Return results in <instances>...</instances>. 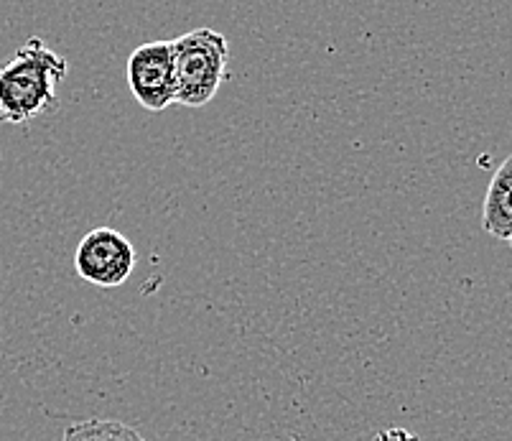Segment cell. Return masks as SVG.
<instances>
[{
	"label": "cell",
	"mask_w": 512,
	"mask_h": 441,
	"mask_svg": "<svg viewBox=\"0 0 512 441\" xmlns=\"http://www.w3.org/2000/svg\"><path fill=\"white\" fill-rule=\"evenodd\" d=\"M69 64L31 36L0 67V123L23 125L59 108V85L67 80Z\"/></svg>",
	"instance_id": "obj_1"
},
{
	"label": "cell",
	"mask_w": 512,
	"mask_h": 441,
	"mask_svg": "<svg viewBox=\"0 0 512 441\" xmlns=\"http://www.w3.org/2000/svg\"><path fill=\"white\" fill-rule=\"evenodd\" d=\"M174 41L176 102L184 108H204L227 80L230 44L214 29H194Z\"/></svg>",
	"instance_id": "obj_2"
},
{
	"label": "cell",
	"mask_w": 512,
	"mask_h": 441,
	"mask_svg": "<svg viewBox=\"0 0 512 441\" xmlns=\"http://www.w3.org/2000/svg\"><path fill=\"white\" fill-rule=\"evenodd\" d=\"M138 263L133 243L113 227H95L79 240L74 253V268L79 278L100 289L123 286Z\"/></svg>",
	"instance_id": "obj_3"
},
{
	"label": "cell",
	"mask_w": 512,
	"mask_h": 441,
	"mask_svg": "<svg viewBox=\"0 0 512 441\" xmlns=\"http://www.w3.org/2000/svg\"><path fill=\"white\" fill-rule=\"evenodd\" d=\"M130 95L148 113H164L176 102L174 41H148L133 49L125 67Z\"/></svg>",
	"instance_id": "obj_4"
},
{
	"label": "cell",
	"mask_w": 512,
	"mask_h": 441,
	"mask_svg": "<svg viewBox=\"0 0 512 441\" xmlns=\"http://www.w3.org/2000/svg\"><path fill=\"white\" fill-rule=\"evenodd\" d=\"M482 227L497 240L512 235V156H507L492 174L482 204Z\"/></svg>",
	"instance_id": "obj_5"
},
{
	"label": "cell",
	"mask_w": 512,
	"mask_h": 441,
	"mask_svg": "<svg viewBox=\"0 0 512 441\" xmlns=\"http://www.w3.org/2000/svg\"><path fill=\"white\" fill-rule=\"evenodd\" d=\"M62 441H148L138 429L115 419H87L64 429Z\"/></svg>",
	"instance_id": "obj_6"
},
{
	"label": "cell",
	"mask_w": 512,
	"mask_h": 441,
	"mask_svg": "<svg viewBox=\"0 0 512 441\" xmlns=\"http://www.w3.org/2000/svg\"><path fill=\"white\" fill-rule=\"evenodd\" d=\"M372 441H421V439H418L413 431L403 429V426H388V429L377 431V434L372 436Z\"/></svg>",
	"instance_id": "obj_7"
},
{
	"label": "cell",
	"mask_w": 512,
	"mask_h": 441,
	"mask_svg": "<svg viewBox=\"0 0 512 441\" xmlns=\"http://www.w3.org/2000/svg\"><path fill=\"white\" fill-rule=\"evenodd\" d=\"M507 243H510V248H512V235H510V240H507Z\"/></svg>",
	"instance_id": "obj_8"
}]
</instances>
